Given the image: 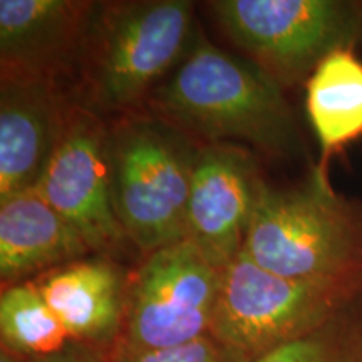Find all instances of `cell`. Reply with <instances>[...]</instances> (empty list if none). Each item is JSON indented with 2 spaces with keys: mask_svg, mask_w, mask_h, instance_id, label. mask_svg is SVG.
<instances>
[{
  "mask_svg": "<svg viewBox=\"0 0 362 362\" xmlns=\"http://www.w3.org/2000/svg\"><path fill=\"white\" fill-rule=\"evenodd\" d=\"M284 90L250 59L202 37L153 90L144 112L192 143H247L287 158L300 148V134Z\"/></svg>",
  "mask_w": 362,
  "mask_h": 362,
  "instance_id": "6da1fadb",
  "label": "cell"
},
{
  "mask_svg": "<svg viewBox=\"0 0 362 362\" xmlns=\"http://www.w3.org/2000/svg\"><path fill=\"white\" fill-rule=\"evenodd\" d=\"M192 25L188 0L98 2L72 83L76 103L112 121L144 112L183 56Z\"/></svg>",
  "mask_w": 362,
  "mask_h": 362,
  "instance_id": "7a4b0ae2",
  "label": "cell"
},
{
  "mask_svg": "<svg viewBox=\"0 0 362 362\" xmlns=\"http://www.w3.org/2000/svg\"><path fill=\"white\" fill-rule=\"evenodd\" d=\"M242 252L287 279L362 284V208L317 166L292 188L264 181Z\"/></svg>",
  "mask_w": 362,
  "mask_h": 362,
  "instance_id": "3957f363",
  "label": "cell"
},
{
  "mask_svg": "<svg viewBox=\"0 0 362 362\" xmlns=\"http://www.w3.org/2000/svg\"><path fill=\"white\" fill-rule=\"evenodd\" d=\"M194 151L197 144L148 112L110 123L112 206L144 257L187 240Z\"/></svg>",
  "mask_w": 362,
  "mask_h": 362,
  "instance_id": "277c9868",
  "label": "cell"
},
{
  "mask_svg": "<svg viewBox=\"0 0 362 362\" xmlns=\"http://www.w3.org/2000/svg\"><path fill=\"white\" fill-rule=\"evenodd\" d=\"M210 8L226 37L284 89L309 79L329 54L362 42V2L354 0H216Z\"/></svg>",
  "mask_w": 362,
  "mask_h": 362,
  "instance_id": "5b68a950",
  "label": "cell"
},
{
  "mask_svg": "<svg viewBox=\"0 0 362 362\" xmlns=\"http://www.w3.org/2000/svg\"><path fill=\"white\" fill-rule=\"evenodd\" d=\"M361 296L359 282L287 279L240 252L221 274L210 334L253 361L320 327Z\"/></svg>",
  "mask_w": 362,
  "mask_h": 362,
  "instance_id": "8992f818",
  "label": "cell"
},
{
  "mask_svg": "<svg viewBox=\"0 0 362 362\" xmlns=\"http://www.w3.org/2000/svg\"><path fill=\"white\" fill-rule=\"evenodd\" d=\"M221 274L189 240L149 253L128 279L119 344L163 349L210 334Z\"/></svg>",
  "mask_w": 362,
  "mask_h": 362,
  "instance_id": "52a82bcc",
  "label": "cell"
},
{
  "mask_svg": "<svg viewBox=\"0 0 362 362\" xmlns=\"http://www.w3.org/2000/svg\"><path fill=\"white\" fill-rule=\"evenodd\" d=\"M35 189L98 255L112 257L129 242L112 206L110 123L79 103L72 104Z\"/></svg>",
  "mask_w": 362,
  "mask_h": 362,
  "instance_id": "ba28073f",
  "label": "cell"
},
{
  "mask_svg": "<svg viewBox=\"0 0 362 362\" xmlns=\"http://www.w3.org/2000/svg\"><path fill=\"white\" fill-rule=\"evenodd\" d=\"M262 185L259 163L243 144H197L187 240L221 270L243 250Z\"/></svg>",
  "mask_w": 362,
  "mask_h": 362,
  "instance_id": "9c48e42d",
  "label": "cell"
},
{
  "mask_svg": "<svg viewBox=\"0 0 362 362\" xmlns=\"http://www.w3.org/2000/svg\"><path fill=\"white\" fill-rule=\"evenodd\" d=\"M98 2L0 0V78L74 83Z\"/></svg>",
  "mask_w": 362,
  "mask_h": 362,
  "instance_id": "30bf717a",
  "label": "cell"
},
{
  "mask_svg": "<svg viewBox=\"0 0 362 362\" xmlns=\"http://www.w3.org/2000/svg\"><path fill=\"white\" fill-rule=\"evenodd\" d=\"M74 103L71 86L0 78V202L37 187Z\"/></svg>",
  "mask_w": 362,
  "mask_h": 362,
  "instance_id": "8fae6325",
  "label": "cell"
},
{
  "mask_svg": "<svg viewBox=\"0 0 362 362\" xmlns=\"http://www.w3.org/2000/svg\"><path fill=\"white\" fill-rule=\"evenodd\" d=\"M72 341L110 357L123 339L128 277L112 257L89 255L34 279Z\"/></svg>",
  "mask_w": 362,
  "mask_h": 362,
  "instance_id": "7c38bea8",
  "label": "cell"
},
{
  "mask_svg": "<svg viewBox=\"0 0 362 362\" xmlns=\"http://www.w3.org/2000/svg\"><path fill=\"white\" fill-rule=\"evenodd\" d=\"M89 255L98 253L35 188L0 202L2 288Z\"/></svg>",
  "mask_w": 362,
  "mask_h": 362,
  "instance_id": "4fadbf2b",
  "label": "cell"
},
{
  "mask_svg": "<svg viewBox=\"0 0 362 362\" xmlns=\"http://www.w3.org/2000/svg\"><path fill=\"white\" fill-rule=\"evenodd\" d=\"M305 110L320 144L317 170L329 176L332 158L362 139V61L339 49L305 81Z\"/></svg>",
  "mask_w": 362,
  "mask_h": 362,
  "instance_id": "5bb4252c",
  "label": "cell"
},
{
  "mask_svg": "<svg viewBox=\"0 0 362 362\" xmlns=\"http://www.w3.org/2000/svg\"><path fill=\"white\" fill-rule=\"evenodd\" d=\"M0 337L2 349L24 361L56 354L72 341L35 280L2 288Z\"/></svg>",
  "mask_w": 362,
  "mask_h": 362,
  "instance_id": "9a60e30c",
  "label": "cell"
},
{
  "mask_svg": "<svg viewBox=\"0 0 362 362\" xmlns=\"http://www.w3.org/2000/svg\"><path fill=\"white\" fill-rule=\"evenodd\" d=\"M252 362H362V296L320 327Z\"/></svg>",
  "mask_w": 362,
  "mask_h": 362,
  "instance_id": "2e32d148",
  "label": "cell"
},
{
  "mask_svg": "<svg viewBox=\"0 0 362 362\" xmlns=\"http://www.w3.org/2000/svg\"><path fill=\"white\" fill-rule=\"evenodd\" d=\"M110 362H252L242 352L221 344L211 334L163 349H134L117 344Z\"/></svg>",
  "mask_w": 362,
  "mask_h": 362,
  "instance_id": "e0dca14e",
  "label": "cell"
},
{
  "mask_svg": "<svg viewBox=\"0 0 362 362\" xmlns=\"http://www.w3.org/2000/svg\"><path fill=\"white\" fill-rule=\"evenodd\" d=\"M25 362H110L106 357H103L99 352L93 351L88 346L71 341L62 351L56 352L52 356L35 357V359H27Z\"/></svg>",
  "mask_w": 362,
  "mask_h": 362,
  "instance_id": "ac0fdd59",
  "label": "cell"
},
{
  "mask_svg": "<svg viewBox=\"0 0 362 362\" xmlns=\"http://www.w3.org/2000/svg\"><path fill=\"white\" fill-rule=\"evenodd\" d=\"M0 362H25V361L21 359L19 356L12 354V352L2 349L0 351Z\"/></svg>",
  "mask_w": 362,
  "mask_h": 362,
  "instance_id": "d6986e66",
  "label": "cell"
}]
</instances>
